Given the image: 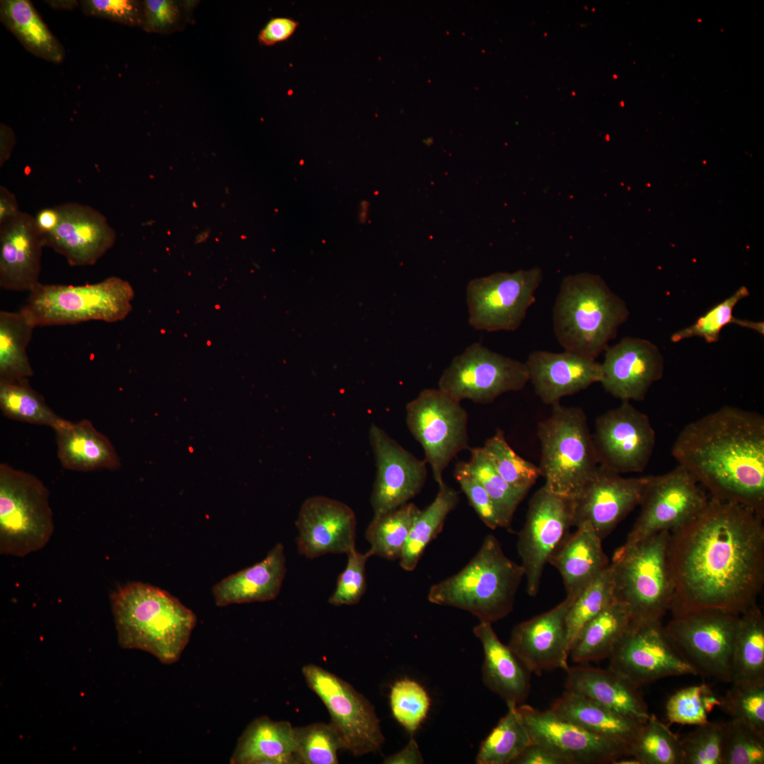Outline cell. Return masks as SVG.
I'll use <instances>...</instances> for the list:
<instances>
[{
  "instance_id": "obj_1",
  "label": "cell",
  "mask_w": 764,
  "mask_h": 764,
  "mask_svg": "<svg viewBox=\"0 0 764 764\" xmlns=\"http://www.w3.org/2000/svg\"><path fill=\"white\" fill-rule=\"evenodd\" d=\"M763 517L710 498L693 519L670 532L667 562L673 615L702 610L741 615L764 584Z\"/></svg>"
},
{
  "instance_id": "obj_2",
  "label": "cell",
  "mask_w": 764,
  "mask_h": 764,
  "mask_svg": "<svg viewBox=\"0 0 764 764\" xmlns=\"http://www.w3.org/2000/svg\"><path fill=\"white\" fill-rule=\"evenodd\" d=\"M710 497L764 518V417L724 406L686 424L671 448Z\"/></svg>"
},
{
  "instance_id": "obj_3",
  "label": "cell",
  "mask_w": 764,
  "mask_h": 764,
  "mask_svg": "<svg viewBox=\"0 0 764 764\" xmlns=\"http://www.w3.org/2000/svg\"><path fill=\"white\" fill-rule=\"evenodd\" d=\"M122 647L147 652L161 662L178 661L196 625L195 614L157 586L132 581L110 596Z\"/></svg>"
},
{
  "instance_id": "obj_4",
  "label": "cell",
  "mask_w": 764,
  "mask_h": 764,
  "mask_svg": "<svg viewBox=\"0 0 764 764\" xmlns=\"http://www.w3.org/2000/svg\"><path fill=\"white\" fill-rule=\"evenodd\" d=\"M628 316L624 300L599 275H567L561 282L553 307L554 332L565 351L596 359Z\"/></svg>"
},
{
  "instance_id": "obj_5",
  "label": "cell",
  "mask_w": 764,
  "mask_h": 764,
  "mask_svg": "<svg viewBox=\"0 0 764 764\" xmlns=\"http://www.w3.org/2000/svg\"><path fill=\"white\" fill-rule=\"evenodd\" d=\"M524 577L521 565L508 558L493 535H487L470 561L458 572L431 586L430 603L468 611L492 623L512 610Z\"/></svg>"
},
{
  "instance_id": "obj_6",
  "label": "cell",
  "mask_w": 764,
  "mask_h": 764,
  "mask_svg": "<svg viewBox=\"0 0 764 764\" xmlns=\"http://www.w3.org/2000/svg\"><path fill=\"white\" fill-rule=\"evenodd\" d=\"M669 531L617 549L610 564L614 598L632 620H661L670 610L673 586L667 562Z\"/></svg>"
},
{
  "instance_id": "obj_7",
  "label": "cell",
  "mask_w": 764,
  "mask_h": 764,
  "mask_svg": "<svg viewBox=\"0 0 764 764\" xmlns=\"http://www.w3.org/2000/svg\"><path fill=\"white\" fill-rule=\"evenodd\" d=\"M538 424L544 486L574 499L593 476L599 463L587 418L580 407L557 403Z\"/></svg>"
},
{
  "instance_id": "obj_8",
  "label": "cell",
  "mask_w": 764,
  "mask_h": 764,
  "mask_svg": "<svg viewBox=\"0 0 764 764\" xmlns=\"http://www.w3.org/2000/svg\"><path fill=\"white\" fill-rule=\"evenodd\" d=\"M134 296L130 284L117 277L83 285L40 283L21 309L35 327L90 320L115 323L130 313Z\"/></svg>"
},
{
  "instance_id": "obj_9",
  "label": "cell",
  "mask_w": 764,
  "mask_h": 764,
  "mask_svg": "<svg viewBox=\"0 0 764 764\" xmlns=\"http://www.w3.org/2000/svg\"><path fill=\"white\" fill-rule=\"evenodd\" d=\"M49 491L36 476L0 464V552L25 557L42 549L54 530Z\"/></svg>"
},
{
  "instance_id": "obj_10",
  "label": "cell",
  "mask_w": 764,
  "mask_h": 764,
  "mask_svg": "<svg viewBox=\"0 0 764 764\" xmlns=\"http://www.w3.org/2000/svg\"><path fill=\"white\" fill-rule=\"evenodd\" d=\"M406 424L422 446L424 461L439 485L451 460L470 449L467 412L460 402L439 388L424 389L407 404Z\"/></svg>"
},
{
  "instance_id": "obj_11",
  "label": "cell",
  "mask_w": 764,
  "mask_h": 764,
  "mask_svg": "<svg viewBox=\"0 0 764 764\" xmlns=\"http://www.w3.org/2000/svg\"><path fill=\"white\" fill-rule=\"evenodd\" d=\"M740 615L702 610L673 615L664 626L678 650L698 674L731 682V659Z\"/></svg>"
},
{
  "instance_id": "obj_12",
  "label": "cell",
  "mask_w": 764,
  "mask_h": 764,
  "mask_svg": "<svg viewBox=\"0 0 764 764\" xmlns=\"http://www.w3.org/2000/svg\"><path fill=\"white\" fill-rule=\"evenodd\" d=\"M306 682L330 715L343 750L361 756L380 749L384 742L372 704L347 681L314 664L303 667Z\"/></svg>"
},
{
  "instance_id": "obj_13",
  "label": "cell",
  "mask_w": 764,
  "mask_h": 764,
  "mask_svg": "<svg viewBox=\"0 0 764 764\" xmlns=\"http://www.w3.org/2000/svg\"><path fill=\"white\" fill-rule=\"evenodd\" d=\"M542 280L538 267L471 280L466 291L469 324L488 332L516 330L534 303Z\"/></svg>"
},
{
  "instance_id": "obj_14",
  "label": "cell",
  "mask_w": 764,
  "mask_h": 764,
  "mask_svg": "<svg viewBox=\"0 0 764 764\" xmlns=\"http://www.w3.org/2000/svg\"><path fill=\"white\" fill-rule=\"evenodd\" d=\"M528 381L525 362L473 343L444 371L439 389L458 402L488 404L503 393L522 390Z\"/></svg>"
},
{
  "instance_id": "obj_15",
  "label": "cell",
  "mask_w": 764,
  "mask_h": 764,
  "mask_svg": "<svg viewBox=\"0 0 764 764\" xmlns=\"http://www.w3.org/2000/svg\"><path fill=\"white\" fill-rule=\"evenodd\" d=\"M608 659L609 668L637 687L666 677L698 675L661 620L632 621Z\"/></svg>"
},
{
  "instance_id": "obj_16",
  "label": "cell",
  "mask_w": 764,
  "mask_h": 764,
  "mask_svg": "<svg viewBox=\"0 0 764 764\" xmlns=\"http://www.w3.org/2000/svg\"><path fill=\"white\" fill-rule=\"evenodd\" d=\"M703 487L683 466L651 475L639 514L623 545L662 531L671 532L696 517L710 500Z\"/></svg>"
},
{
  "instance_id": "obj_17",
  "label": "cell",
  "mask_w": 764,
  "mask_h": 764,
  "mask_svg": "<svg viewBox=\"0 0 764 764\" xmlns=\"http://www.w3.org/2000/svg\"><path fill=\"white\" fill-rule=\"evenodd\" d=\"M572 498L544 485L530 499L526 519L519 535L517 549L526 579L527 593L535 596L543 569L573 526Z\"/></svg>"
},
{
  "instance_id": "obj_18",
  "label": "cell",
  "mask_w": 764,
  "mask_h": 764,
  "mask_svg": "<svg viewBox=\"0 0 764 764\" xmlns=\"http://www.w3.org/2000/svg\"><path fill=\"white\" fill-rule=\"evenodd\" d=\"M592 439L599 465L620 474L644 471L656 444L649 417L628 401L596 418Z\"/></svg>"
},
{
  "instance_id": "obj_19",
  "label": "cell",
  "mask_w": 764,
  "mask_h": 764,
  "mask_svg": "<svg viewBox=\"0 0 764 764\" xmlns=\"http://www.w3.org/2000/svg\"><path fill=\"white\" fill-rule=\"evenodd\" d=\"M598 465L573 499V526L589 525L604 539L640 502L651 475L625 478Z\"/></svg>"
},
{
  "instance_id": "obj_20",
  "label": "cell",
  "mask_w": 764,
  "mask_h": 764,
  "mask_svg": "<svg viewBox=\"0 0 764 764\" xmlns=\"http://www.w3.org/2000/svg\"><path fill=\"white\" fill-rule=\"evenodd\" d=\"M369 438L376 466L370 502L374 516H378L407 503L419 493L427 477V463L375 424L370 427Z\"/></svg>"
},
{
  "instance_id": "obj_21",
  "label": "cell",
  "mask_w": 764,
  "mask_h": 764,
  "mask_svg": "<svg viewBox=\"0 0 764 764\" xmlns=\"http://www.w3.org/2000/svg\"><path fill=\"white\" fill-rule=\"evenodd\" d=\"M532 742L543 745L568 758L572 764H607L630 756L618 743L594 734L552 710L528 705L517 707Z\"/></svg>"
},
{
  "instance_id": "obj_22",
  "label": "cell",
  "mask_w": 764,
  "mask_h": 764,
  "mask_svg": "<svg viewBox=\"0 0 764 764\" xmlns=\"http://www.w3.org/2000/svg\"><path fill=\"white\" fill-rule=\"evenodd\" d=\"M575 598L567 596L551 610L513 628L508 646L531 673L569 667L567 615Z\"/></svg>"
},
{
  "instance_id": "obj_23",
  "label": "cell",
  "mask_w": 764,
  "mask_h": 764,
  "mask_svg": "<svg viewBox=\"0 0 764 764\" xmlns=\"http://www.w3.org/2000/svg\"><path fill=\"white\" fill-rule=\"evenodd\" d=\"M296 526L298 551L308 558L347 554L356 548V515L340 501L321 495L308 497L301 506Z\"/></svg>"
},
{
  "instance_id": "obj_24",
  "label": "cell",
  "mask_w": 764,
  "mask_h": 764,
  "mask_svg": "<svg viewBox=\"0 0 764 764\" xmlns=\"http://www.w3.org/2000/svg\"><path fill=\"white\" fill-rule=\"evenodd\" d=\"M60 221L57 228L42 238L64 256L71 266L95 265L115 244L116 232L97 209L78 202L57 205Z\"/></svg>"
},
{
  "instance_id": "obj_25",
  "label": "cell",
  "mask_w": 764,
  "mask_h": 764,
  "mask_svg": "<svg viewBox=\"0 0 764 764\" xmlns=\"http://www.w3.org/2000/svg\"><path fill=\"white\" fill-rule=\"evenodd\" d=\"M604 352L600 383L606 392L622 401L643 400L663 376V357L647 340L625 337Z\"/></svg>"
},
{
  "instance_id": "obj_26",
  "label": "cell",
  "mask_w": 764,
  "mask_h": 764,
  "mask_svg": "<svg viewBox=\"0 0 764 764\" xmlns=\"http://www.w3.org/2000/svg\"><path fill=\"white\" fill-rule=\"evenodd\" d=\"M525 364L536 394L551 406L565 396L600 383L602 378L601 363L565 350L562 353L533 351Z\"/></svg>"
},
{
  "instance_id": "obj_27",
  "label": "cell",
  "mask_w": 764,
  "mask_h": 764,
  "mask_svg": "<svg viewBox=\"0 0 764 764\" xmlns=\"http://www.w3.org/2000/svg\"><path fill=\"white\" fill-rule=\"evenodd\" d=\"M42 238L34 216L21 212L0 225V286L16 291H33L40 282Z\"/></svg>"
},
{
  "instance_id": "obj_28",
  "label": "cell",
  "mask_w": 764,
  "mask_h": 764,
  "mask_svg": "<svg viewBox=\"0 0 764 764\" xmlns=\"http://www.w3.org/2000/svg\"><path fill=\"white\" fill-rule=\"evenodd\" d=\"M565 690L596 701L634 720L644 722L650 716L639 687L608 668L569 667Z\"/></svg>"
},
{
  "instance_id": "obj_29",
  "label": "cell",
  "mask_w": 764,
  "mask_h": 764,
  "mask_svg": "<svg viewBox=\"0 0 764 764\" xmlns=\"http://www.w3.org/2000/svg\"><path fill=\"white\" fill-rule=\"evenodd\" d=\"M473 633L482 646L484 684L509 705L519 706L526 700L531 688L529 671L508 645L504 644L492 623L480 621Z\"/></svg>"
},
{
  "instance_id": "obj_30",
  "label": "cell",
  "mask_w": 764,
  "mask_h": 764,
  "mask_svg": "<svg viewBox=\"0 0 764 764\" xmlns=\"http://www.w3.org/2000/svg\"><path fill=\"white\" fill-rule=\"evenodd\" d=\"M284 546L277 543L260 562L232 574L212 588L216 605L265 602L276 598L286 574Z\"/></svg>"
},
{
  "instance_id": "obj_31",
  "label": "cell",
  "mask_w": 764,
  "mask_h": 764,
  "mask_svg": "<svg viewBox=\"0 0 764 764\" xmlns=\"http://www.w3.org/2000/svg\"><path fill=\"white\" fill-rule=\"evenodd\" d=\"M560 572L567 596L577 598L608 565L602 540L589 525L577 527L549 560Z\"/></svg>"
},
{
  "instance_id": "obj_32",
  "label": "cell",
  "mask_w": 764,
  "mask_h": 764,
  "mask_svg": "<svg viewBox=\"0 0 764 764\" xmlns=\"http://www.w3.org/2000/svg\"><path fill=\"white\" fill-rule=\"evenodd\" d=\"M53 430L56 435L58 458L64 468L89 472L100 469L115 470L120 465L111 441L89 420L72 422L62 419Z\"/></svg>"
},
{
  "instance_id": "obj_33",
  "label": "cell",
  "mask_w": 764,
  "mask_h": 764,
  "mask_svg": "<svg viewBox=\"0 0 764 764\" xmlns=\"http://www.w3.org/2000/svg\"><path fill=\"white\" fill-rule=\"evenodd\" d=\"M294 727L289 722L257 717L238 738L231 764H296Z\"/></svg>"
},
{
  "instance_id": "obj_34",
  "label": "cell",
  "mask_w": 764,
  "mask_h": 764,
  "mask_svg": "<svg viewBox=\"0 0 764 764\" xmlns=\"http://www.w3.org/2000/svg\"><path fill=\"white\" fill-rule=\"evenodd\" d=\"M550 709L586 730L623 746L629 756L630 747L643 723L568 690Z\"/></svg>"
},
{
  "instance_id": "obj_35",
  "label": "cell",
  "mask_w": 764,
  "mask_h": 764,
  "mask_svg": "<svg viewBox=\"0 0 764 764\" xmlns=\"http://www.w3.org/2000/svg\"><path fill=\"white\" fill-rule=\"evenodd\" d=\"M0 18L30 53L53 63L62 62L65 50L28 0H1Z\"/></svg>"
},
{
  "instance_id": "obj_36",
  "label": "cell",
  "mask_w": 764,
  "mask_h": 764,
  "mask_svg": "<svg viewBox=\"0 0 764 764\" xmlns=\"http://www.w3.org/2000/svg\"><path fill=\"white\" fill-rule=\"evenodd\" d=\"M632 621L625 606L615 600L580 630L569 650L572 661L584 664L609 658Z\"/></svg>"
},
{
  "instance_id": "obj_37",
  "label": "cell",
  "mask_w": 764,
  "mask_h": 764,
  "mask_svg": "<svg viewBox=\"0 0 764 764\" xmlns=\"http://www.w3.org/2000/svg\"><path fill=\"white\" fill-rule=\"evenodd\" d=\"M731 683H764V617L757 603L739 615L732 652Z\"/></svg>"
},
{
  "instance_id": "obj_38",
  "label": "cell",
  "mask_w": 764,
  "mask_h": 764,
  "mask_svg": "<svg viewBox=\"0 0 764 764\" xmlns=\"http://www.w3.org/2000/svg\"><path fill=\"white\" fill-rule=\"evenodd\" d=\"M433 502L420 511L411 528L407 543L400 557V565L407 572L413 571L427 545L441 531L444 521L458 505L459 494L442 482Z\"/></svg>"
},
{
  "instance_id": "obj_39",
  "label": "cell",
  "mask_w": 764,
  "mask_h": 764,
  "mask_svg": "<svg viewBox=\"0 0 764 764\" xmlns=\"http://www.w3.org/2000/svg\"><path fill=\"white\" fill-rule=\"evenodd\" d=\"M35 328L21 309L0 312V380L28 378L33 375L27 347Z\"/></svg>"
},
{
  "instance_id": "obj_40",
  "label": "cell",
  "mask_w": 764,
  "mask_h": 764,
  "mask_svg": "<svg viewBox=\"0 0 764 764\" xmlns=\"http://www.w3.org/2000/svg\"><path fill=\"white\" fill-rule=\"evenodd\" d=\"M420 511L415 504L407 502L381 516H374L365 532L372 556L390 561L400 559Z\"/></svg>"
},
{
  "instance_id": "obj_41",
  "label": "cell",
  "mask_w": 764,
  "mask_h": 764,
  "mask_svg": "<svg viewBox=\"0 0 764 764\" xmlns=\"http://www.w3.org/2000/svg\"><path fill=\"white\" fill-rule=\"evenodd\" d=\"M508 711L482 741L475 758L478 764H509L532 743L518 706Z\"/></svg>"
},
{
  "instance_id": "obj_42",
  "label": "cell",
  "mask_w": 764,
  "mask_h": 764,
  "mask_svg": "<svg viewBox=\"0 0 764 764\" xmlns=\"http://www.w3.org/2000/svg\"><path fill=\"white\" fill-rule=\"evenodd\" d=\"M0 408L11 419L52 429L63 419L30 386L28 378L0 380Z\"/></svg>"
},
{
  "instance_id": "obj_43",
  "label": "cell",
  "mask_w": 764,
  "mask_h": 764,
  "mask_svg": "<svg viewBox=\"0 0 764 764\" xmlns=\"http://www.w3.org/2000/svg\"><path fill=\"white\" fill-rule=\"evenodd\" d=\"M469 470L481 482L492 501L499 527L509 528L514 514L529 490L518 489L506 482L490 465L480 447L470 448Z\"/></svg>"
},
{
  "instance_id": "obj_44",
  "label": "cell",
  "mask_w": 764,
  "mask_h": 764,
  "mask_svg": "<svg viewBox=\"0 0 764 764\" xmlns=\"http://www.w3.org/2000/svg\"><path fill=\"white\" fill-rule=\"evenodd\" d=\"M629 753L641 764L682 763L680 739L654 714L642 724Z\"/></svg>"
},
{
  "instance_id": "obj_45",
  "label": "cell",
  "mask_w": 764,
  "mask_h": 764,
  "mask_svg": "<svg viewBox=\"0 0 764 764\" xmlns=\"http://www.w3.org/2000/svg\"><path fill=\"white\" fill-rule=\"evenodd\" d=\"M480 448L494 470L516 488L529 490L541 476L539 467L519 456L509 445L500 429Z\"/></svg>"
},
{
  "instance_id": "obj_46",
  "label": "cell",
  "mask_w": 764,
  "mask_h": 764,
  "mask_svg": "<svg viewBox=\"0 0 764 764\" xmlns=\"http://www.w3.org/2000/svg\"><path fill=\"white\" fill-rule=\"evenodd\" d=\"M748 295L749 291L746 286L740 287L729 297L710 308L691 325L673 334L671 340L677 342L686 338L698 336L702 337L708 343L715 342L719 340L722 328L730 323L739 325L763 335V322L741 320L733 316L735 306Z\"/></svg>"
},
{
  "instance_id": "obj_47",
  "label": "cell",
  "mask_w": 764,
  "mask_h": 764,
  "mask_svg": "<svg viewBox=\"0 0 764 764\" xmlns=\"http://www.w3.org/2000/svg\"><path fill=\"white\" fill-rule=\"evenodd\" d=\"M615 601L610 564L574 599L567 615L568 644L580 630Z\"/></svg>"
},
{
  "instance_id": "obj_48",
  "label": "cell",
  "mask_w": 764,
  "mask_h": 764,
  "mask_svg": "<svg viewBox=\"0 0 764 764\" xmlns=\"http://www.w3.org/2000/svg\"><path fill=\"white\" fill-rule=\"evenodd\" d=\"M296 764H337L342 741L330 723L294 727Z\"/></svg>"
},
{
  "instance_id": "obj_49",
  "label": "cell",
  "mask_w": 764,
  "mask_h": 764,
  "mask_svg": "<svg viewBox=\"0 0 764 764\" xmlns=\"http://www.w3.org/2000/svg\"><path fill=\"white\" fill-rule=\"evenodd\" d=\"M719 707L731 719L740 722L764 737V683H731Z\"/></svg>"
},
{
  "instance_id": "obj_50",
  "label": "cell",
  "mask_w": 764,
  "mask_h": 764,
  "mask_svg": "<svg viewBox=\"0 0 764 764\" xmlns=\"http://www.w3.org/2000/svg\"><path fill=\"white\" fill-rule=\"evenodd\" d=\"M719 702L720 698L705 683L685 687L667 700L666 717L671 723L700 725L708 722V713Z\"/></svg>"
},
{
  "instance_id": "obj_51",
  "label": "cell",
  "mask_w": 764,
  "mask_h": 764,
  "mask_svg": "<svg viewBox=\"0 0 764 764\" xmlns=\"http://www.w3.org/2000/svg\"><path fill=\"white\" fill-rule=\"evenodd\" d=\"M389 700L393 717L410 734L415 732L425 720L431 705L425 688L407 678L392 685Z\"/></svg>"
},
{
  "instance_id": "obj_52",
  "label": "cell",
  "mask_w": 764,
  "mask_h": 764,
  "mask_svg": "<svg viewBox=\"0 0 764 764\" xmlns=\"http://www.w3.org/2000/svg\"><path fill=\"white\" fill-rule=\"evenodd\" d=\"M196 1L144 0L141 28L148 33L171 34L183 30L192 19Z\"/></svg>"
},
{
  "instance_id": "obj_53",
  "label": "cell",
  "mask_w": 764,
  "mask_h": 764,
  "mask_svg": "<svg viewBox=\"0 0 764 764\" xmlns=\"http://www.w3.org/2000/svg\"><path fill=\"white\" fill-rule=\"evenodd\" d=\"M724 722H707L680 739L681 764H722Z\"/></svg>"
},
{
  "instance_id": "obj_54",
  "label": "cell",
  "mask_w": 764,
  "mask_h": 764,
  "mask_svg": "<svg viewBox=\"0 0 764 764\" xmlns=\"http://www.w3.org/2000/svg\"><path fill=\"white\" fill-rule=\"evenodd\" d=\"M764 737L744 724L724 722L722 764H763Z\"/></svg>"
},
{
  "instance_id": "obj_55",
  "label": "cell",
  "mask_w": 764,
  "mask_h": 764,
  "mask_svg": "<svg viewBox=\"0 0 764 764\" xmlns=\"http://www.w3.org/2000/svg\"><path fill=\"white\" fill-rule=\"evenodd\" d=\"M347 555L345 569L339 575L335 589L328 599L335 606L358 603L366 590V564L372 554L369 550L361 553L354 548Z\"/></svg>"
},
{
  "instance_id": "obj_56",
  "label": "cell",
  "mask_w": 764,
  "mask_h": 764,
  "mask_svg": "<svg viewBox=\"0 0 764 764\" xmlns=\"http://www.w3.org/2000/svg\"><path fill=\"white\" fill-rule=\"evenodd\" d=\"M453 474L469 504L482 521L492 530L499 527V519L492 499L479 480L469 470L466 462L458 463Z\"/></svg>"
},
{
  "instance_id": "obj_57",
  "label": "cell",
  "mask_w": 764,
  "mask_h": 764,
  "mask_svg": "<svg viewBox=\"0 0 764 764\" xmlns=\"http://www.w3.org/2000/svg\"><path fill=\"white\" fill-rule=\"evenodd\" d=\"M80 4L83 12L88 16L103 18L129 26H142V1L83 0Z\"/></svg>"
},
{
  "instance_id": "obj_58",
  "label": "cell",
  "mask_w": 764,
  "mask_h": 764,
  "mask_svg": "<svg viewBox=\"0 0 764 764\" xmlns=\"http://www.w3.org/2000/svg\"><path fill=\"white\" fill-rule=\"evenodd\" d=\"M299 23L289 17L271 18L260 30L258 41L264 46H272L289 40L296 32Z\"/></svg>"
},
{
  "instance_id": "obj_59",
  "label": "cell",
  "mask_w": 764,
  "mask_h": 764,
  "mask_svg": "<svg viewBox=\"0 0 764 764\" xmlns=\"http://www.w3.org/2000/svg\"><path fill=\"white\" fill-rule=\"evenodd\" d=\"M512 764H572L571 761L553 750L532 742L512 762Z\"/></svg>"
},
{
  "instance_id": "obj_60",
  "label": "cell",
  "mask_w": 764,
  "mask_h": 764,
  "mask_svg": "<svg viewBox=\"0 0 764 764\" xmlns=\"http://www.w3.org/2000/svg\"><path fill=\"white\" fill-rule=\"evenodd\" d=\"M383 763L386 764H422L424 763V759L416 740L412 737L402 750L388 756Z\"/></svg>"
},
{
  "instance_id": "obj_61",
  "label": "cell",
  "mask_w": 764,
  "mask_h": 764,
  "mask_svg": "<svg viewBox=\"0 0 764 764\" xmlns=\"http://www.w3.org/2000/svg\"><path fill=\"white\" fill-rule=\"evenodd\" d=\"M37 228L43 238L52 233L60 221V212L57 206L39 210L34 216Z\"/></svg>"
},
{
  "instance_id": "obj_62",
  "label": "cell",
  "mask_w": 764,
  "mask_h": 764,
  "mask_svg": "<svg viewBox=\"0 0 764 764\" xmlns=\"http://www.w3.org/2000/svg\"><path fill=\"white\" fill-rule=\"evenodd\" d=\"M16 195L4 185H0V225L19 214Z\"/></svg>"
},
{
  "instance_id": "obj_63",
  "label": "cell",
  "mask_w": 764,
  "mask_h": 764,
  "mask_svg": "<svg viewBox=\"0 0 764 764\" xmlns=\"http://www.w3.org/2000/svg\"><path fill=\"white\" fill-rule=\"evenodd\" d=\"M16 137L12 129L4 123L0 125V167L9 159L15 146Z\"/></svg>"
},
{
  "instance_id": "obj_64",
  "label": "cell",
  "mask_w": 764,
  "mask_h": 764,
  "mask_svg": "<svg viewBox=\"0 0 764 764\" xmlns=\"http://www.w3.org/2000/svg\"><path fill=\"white\" fill-rule=\"evenodd\" d=\"M47 2L52 8L58 9H72L79 4L76 1H48Z\"/></svg>"
}]
</instances>
